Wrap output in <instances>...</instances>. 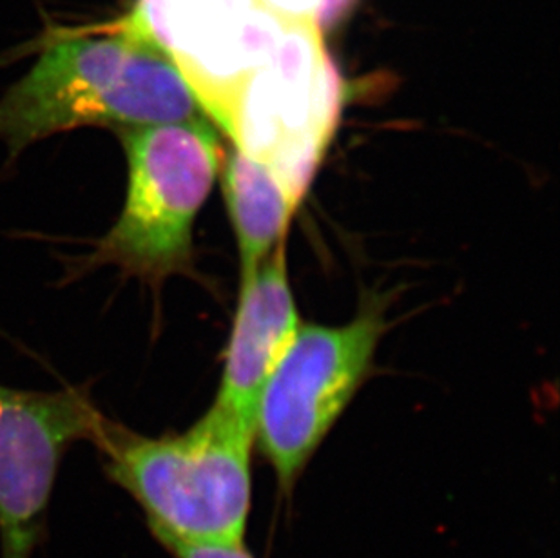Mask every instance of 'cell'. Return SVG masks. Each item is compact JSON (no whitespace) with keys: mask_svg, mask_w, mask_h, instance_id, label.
Here are the masks:
<instances>
[{"mask_svg":"<svg viewBox=\"0 0 560 558\" xmlns=\"http://www.w3.org/2000/svg\"><path fill=\"white\" fill-rule=\"evenodd\" d=\"M200 116L206 115L175 63L115 30L49 44L0 98V142L21 154L44 138L80 127L118 132Z\"/></svg>","mask_w":560,"mask_h":558,"instance_id":"cell-1","label":"cell"},{"mask_svg":"<svg viewBox=\"0 0 560 558\" xmlns=\"http://www.w3.org/2000/svg\"><path fill=\"white\" fill-rule=\"evenodd\" d=\"M95 446L107 477L145 511L154 538L244 543L253 422L214 403L187 432L162 438L107 419Z\"/></svg>","mask_w":560,"mask_h":558,"instance_id":"cell-2","label":"cell"},{"mask_svg":"<svg viewBox=\"0 0 560 558\" xmlns=\"http://www.w3.org/2000/svg\"><path fill=\"white\" fill-rule=\"evenodd\" d=\"M118 137L127 160L122 212L77 267H115L160 290L171 276H195L192 229L225 154L206 116L131 127Z\"/></svg>","mask_w":560,"mask_h":558,"instance_id":"cell-3","label":"cell"},{"mask_svg":"<svg viewBox=\"0 0 560 558\" xmlns=\"http://www.w3.org/2000/svg\"><path fill=\"white\" fill-rule=\"evenodd\" d=\"M341 107L343 84L317 22H285L275 58L240 91L225 135L302 201Z\"/></svg>","mask_w":560,"mask_h":558,"instance_id":"cell-4","label":"cell"},{"mask_svg":"<svg viewBox=\"0 0 560 558\" xmlns=\"http://www.w3.org/2000/svg\"><path fill=\"white\" fill-rule=\"evenodd\" d=\"M380 306L339 327L302 325L265 381L254 416V443L291 490L323 439L360 391L385 334Z\"/></svg>","mask_w":560,"mask_h":558,"instance_id":"cell-5","label":"cell"},{"mask_svg":"<svg viewBox=\"0 0 560 558\" xmlns=\"http://www.w3.org/2000/svg\"><path fill=\"white\" fill-rule=\"evenodd\" d=\"M107 417L82 386L57 392L0 385V544L2 558H32L63 453L96 444Z\"/></svg>","mask_w":560,"mask_h":558,"instance_id":"cell-6","label":"cell"},{"mask_svg":"<svg viewBox=\"0 0 560 558\" xmlns=\"http://www.w3.org/2000/svg\"><path fill=\"white\" fill-rule=\"evenodd\" d=\"M285 240L242 279L222 385L214 403L253 422L259 394L302 327L287 270Z\"/></svg>","mask_w":560,"mask_h":558,"instance_id":"cell-7","label":"cell"},{"mask_svg":"<svg viewBox=\"0 0 560 558\" xmlns=\"http://www.w3.org/2000/svg\"><path fill=\"white\" fill-rule=\"evenodd\" d=\"M222 185L229 217L238 240L242 279L253 275L278 243L300 201L287 190L272 171L233 149L223 159Z\"/></svg>","mask_w":560,"mask_h":558,"instance_id":"cell-8","label":"cell"},{"mask_svg":"<svg viewBox=\"0 0 560 558\" xmlns=\"http://www.w3.org/2000/svg\"><path fill=\"white\" fill-rule=\"evenodd\" d=\"M203 11L206 0H137L117 30L173 62L195 37Z\"/></svg>","mask_w":560,"mask_h":558,"instance_id":"cell-9","label":"cell"},{"mask_svg":"<svg viewBox=\"0 0 560 558\" xmlns=\"http://www.w3.org/2000/svg\"><path fill=\"white\" fill-rule=\"evenodd\" d=\"M175 558H254L244 543H187L170 537H156Z\"/></svg>","mask_w":560,"mask_h":558,"instance_id":"cell-10","label":"cell"},{"mask_svg":"<svg viewBox=\"0 0 560 558\" xmlns=\"http://www.w3.org/2000/svg\"><path fill=\"white\" fill-rule=\"evenodd\" d=\"M285 22L316 21L319 0H264Z\"/></svg>","mask_w":560,"mask_h":558,"instance_id":"cell-11","label":"cell"}]
</instances>
